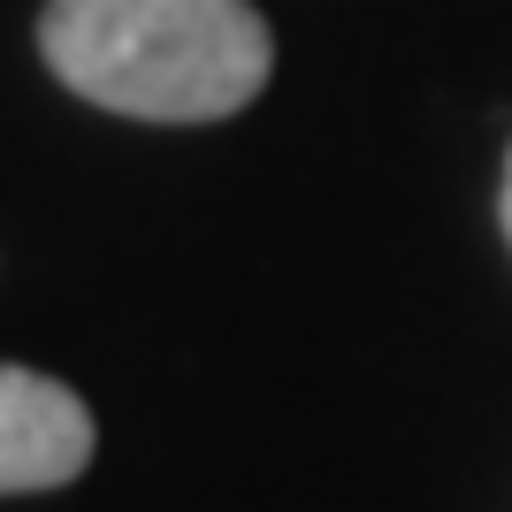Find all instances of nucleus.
Masks as SVG:
<instances>
[{
  "mask_svg": "<svg viewBox=\"0 0 512 512\" xmlns=\"http://www.w3.org/2000/svg\"><path fill=\"white\" fill-rule=\"evenodd\" d=\"M39 54L69 92L138 123H222L276 69L253 0H46Z\"/></svg>",
  "mask_w": 512,
  "mask_h": 512,
  "instance_id": "nucleus-1",
  "label": "nucleus"
},
{
  "mask_svg": "<svg viewBox=\"0 0 512 512\" xmlns=\"http://www.w3.org/2000/svg\"><path fill=\"white\" fill-rule=\"evenodd\" d=\"M497 214H505V245H512V153H505V199H497Z\"/></svg>",
  "mask_w": 512,
  "mask_h": 512,
  "instance_id": "nucleus-3",
  "label": "nucleus"
},
{
  "mask_svg": "<svg viewBox=\"0 0 512 512\" xmlns=\"http://www.w3.org/2000/svg\"><path fill=\"white\" fill-rule=\"evenodd\" d=\"M92 459L85 398L39 367H0V497L62 490Z\"/></svg>",
  "mask_w": 512,
  "mask_h": 512,
  "instance_id": "nucleus-2",
  "label": "nucleus"
}]
</instances>
